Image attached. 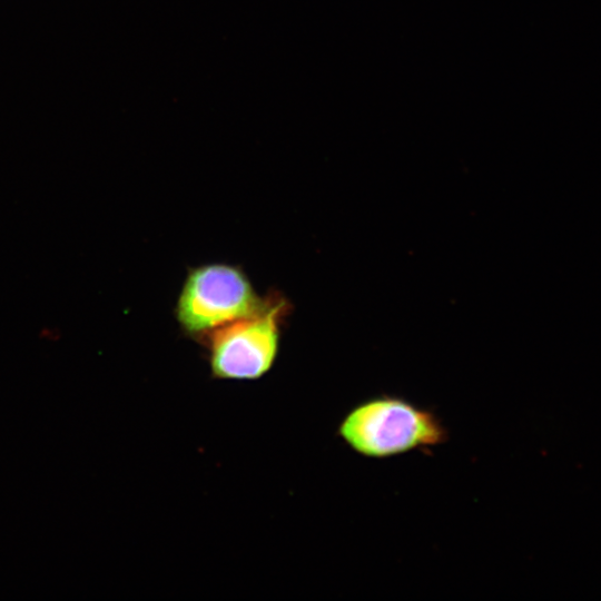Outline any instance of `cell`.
I'll return each mask as SVG.
<instances>
[{"label": "cell", "instance_id": "cell-1", "mask_svg": "<svg viewBox=\"0 0 601 601\" xmlns=\"http://www.w3.org/2000/svg\"><path fill=\"white\" fill-rule=\"evenodd\" d=\"M337 435L357 455L375 460L431 450L450 436L434 411L394 394L355 404L341 420Z\"/></svg>", "mask_w": 601, "mask_h": 601}, {"label": "cell", "instance_id": "cell-2", "mask_svg": "<svg viewBox=\"0 0 601 601\" xmlns=\"http://www.w3.org/2000/svg\"><path fill=\"white\" fill-rule=\"evenodd\" d=\"M266 303L240 265L203 264L188 268L174 315L180 331L201 343L209 334L259 312Z\"/></svg>", "mask_w": 601, "mask_h": 601}, {"label": "cell", "instance_id": "cell-3", "mask_svg": "<svg viewBox=\"0 0 601 601\" xmlns=\"http://www.w3.org/2000/svg\"><path fill=\"white\" fill-rule=\"evenodd\" d=\"M292 307L282 293L270 290L259 312L209 334L201 343L208 351L211 376L243 381L267 374L277 358L282 325Z\"/></svg>", "mask_w": 601, "mask_h": 601}, {"label": "cell", "instance_id": "cell-4", "mask_svg": "<svg viewBox=\"0 0 601 601\" xmlns=\"http://www.w3.org/2000/svg\"><path fill=\"white\" fill-rule=\"evenodd\" d=\"M40 336L45 339L55 341L58 335L56 328L42 327L40 331Z\"/></svg>", "mask_w": 601, "mask_h": 601}]
</instances>
